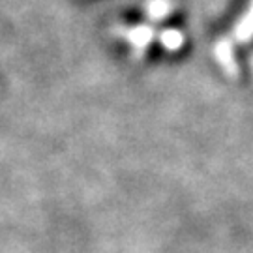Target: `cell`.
<instances>
[{
	"label": "cell",
	"mask_w": 253,
	"mask_h": 253,
	"mask_svg": "<svg viewBox=\"0 0 253 253\" xmlns=\"http://www.w3.org/2000/svg\"><path fill=\"white\" fill-rule=\"evenodd\" d=\"M160 42H162V45L165 47V49L176 51V49L182 47V43H184V36H182L178 30L169 28V30H163L162 34H160Z\"/></svg>",
	"instance_id": "2"
},
{
	"label": "cell",
	"mask_w": 253,
	"mask_h": 253,
	"mask_svg": "<svg viewBox=\"0 0 253 253\" xmlns=\"http://www.w3.org/2000/svg\"><path fill=\"white\" fill-rule=\"evenodd\" d=\"M171 11L169 0H150L148 4V15L152 19H162Z\"/></svg>",
	"instance_id": "3"
},
{
	"label": "cell",
	"mask_w": 253,
	"mask_h": 253,
	"mask_svg": "<svg viewBox=\"0 0 253 253\" xmlns=\"http://www.w3.org/2000/svg\"><path fill=\"white\" fill-rule=\"evenodd\" d=\"M126 38L129 40V43L135 47L137 51H145L146 45L152 42L154 30L150 27H146V25H143V27H135V28H131V30H127Z\"/></svg>",
	"instance_id": "1"
}]
</instances>
